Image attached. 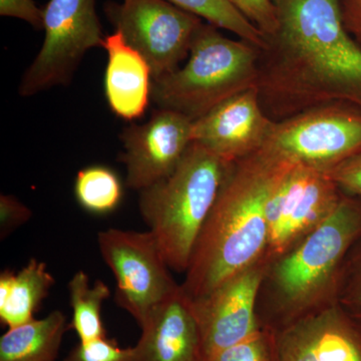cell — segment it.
Listing matches in <instances>:
<instances>
[{
    "label": "cell",
    "mask_w": 361,
    "mask_h": 361,
    "mask_svg": "<svg viewBox=\"0 0 361 361\" xmlns=\"http://www.w3.org/2000/svg\"><path fill=\"white\" fill-rule=\"evenodd\" d=\"M276 30L259 49L257 90L273 122L331 104L361 110V47L339 0H274Z\"/></svg>",
    "instance_id": "obj_1"
},
{
    "label": "cell",
    "mask_w": 361,
    "mask_h": 361,
    "mask_svg": "<svg viewBox=\"0 0 361 361\" xmlns=\"http://www.w3.org/2000/svg\"><path fill=\"white\" fill-rule=\"evenodd\" d=\"M293 161L264 144L228 164L180 284L188 298L208 295L264 256L268 196Z\"/></svg>",
    "instance_id": "obj_2"
},
{
    "label": "cell",
    "mask_w": 361,
    "mask_h": 361,
    "mask_svg": "<svg viewBox=\"0 0 361 361\" xmlns=\"http://www.w3.org/2000/svg\"><path fill=\"white\" fill-rule=\"evenodd\" d=\"M360 239L361 198L344 193L329 219L268 263L256 302L261 329L278 334L334 305L344 260Z\"/></svg>",
    "instance_id": "obj_3"
},
{
    "label": "cell",
    "mask_w": 361,
    "mask_h": 361,
    "mask_svg": "<svg viewBox=\"0 0 361 361\" xmlns=\"http://www.w3.org/2000/svg\"><path fill=\"white\" fill-rule=\"evenodd\" d=\"M228 164L192 142L172 174L140 191V212L171 270L186 272Z\"/></svg>",
    "instance_id": "obj_4"
},
{
    "label": "cell",
    "mask_w": 361,
    "mask_h": 361,
    "mask_svg": "<svg viewBox=\"0 0 361 361\" xmlns=\"http://www.w3.org/2000/svg\"><path fill=\"white\" fill-rule=\"evenodd\" d=\"M259 49L231 39L203 23L182 68L155 78L152 99L159 109L198 120L227 99L257 89Z\"/></svg>",
    "instance_id": "obj_5"
},
{
    "label": "cell",
    "mask_w": 361,
    "mask_h": 361,
    "mask_svg": "<svg viewBox=\"0 0 361 361\" xmlns=\"http://www.w3.org/2000/svg\"><path fill=\"white\" fill-rule=\"evenodd\" d=\"M44 44L21 78L20 94L32 97L68 85L85 54L103 47L96 0H49L42 9Z\"/></svg>",
    "instance_id": "obj_6"
},
{
    "label": "cell",
    "mask_w": 361,
    "mask_h": 361,
    "mask_svg": "<svg viewBox=\"0 0 361 361\" xmlns=\"http://www.w3.org/2000/svg\"><path fill=\"white\" fill-rule=\"evenodd\" d=\"M344 193L324 171L293 161L277 180L266 203L268 260L296 246L331 214Z\"/></svg>",
    "instance_id": "obj_7"
},
{
    "label": "cell",
    "mask_w": 361,
    "mask_h": 361,
    "mask_svg": "<svg viewBox=\"0 0 361 361\" xmlns=\"http://www.w3.org/2000/svg\"><path fill=\"white\" fill-rule=\"evenodd\" d=\"M97 244L115 276L116 302L140 326L180 288L151 232L109 229L97 234Z\"/></svg>",
    "instance_id": "obj_8"
},
{
    "label": "cell",
    "mask_w": 361,
    "mask_h": 361,
    "mask_svg": "<svg viewBox=\"0 0 361 361\" xmlns=\"http://www.w3.org/2000/svg\"><path fill=\"white\" fill-rule=\"evenodd\" d=\"M115 32L148 61L154 80L179 68L204 20L166 0H123L104 7Z\"/></svg>",
    "instance_id": "obj_9"
},
{
    "label": "cell",
    "mask_w": 361,
    "mask_h": 361,
    "mask_svg": "<svg viewBox=\"0 0 361 361\" xmlns=\"http://www.w3.org/2000/svg\"><path fill=\"white\" fill-rule=\"evenodd\" d=\"M265 144L292 161L326 172L361 152V110L339 104L304 111L274 122Z\"/></svg>",
    "instance_id": "obj_10"
},
{
    "label": "cell",
    "mask_w": 361,
    "mask_h": 361,
    "mask_svg": "<svg viewBox=\"0 0 361 361\" xmlns=\"http://www.w3.org/2000/svg\"><path fill=\"white\" fill-rule=\"evenodd\" d=\"M268 263L263 256L208 295L196 300L189 298L200 329L205 361L261 329L256 302Z\"/></svg>",
    "instance_id": "obj_11"
},
{
    "label": "cell",
    "mask_w": 361,
    "mask_h": 361,
    "mask_svg": "<svg viewBox=\"0 0 361 361\" xmlns=\"http://www.w3.org/2000/svg\"><path fill=\"white\" fill-rule=\"evenodd\" d=\"M193 122L178 111L158 108L148 122L123 129L127 186L140 192L172 174L193 142Z\"/></svg>",
    "instance_id": "obj_12"
},
{
    "label": "cell",
    "mask_w": 361,
    "mask_h": 361,
    "mask_svg": "<svg viewBox=\"0 0 361 361\" xmlns=\"http://www.w3.org/2000/svg\"><path fill=\"white\" fill-rule=\"evenodd\" d=\"M273 123L261 106L257 89H252L194 121L192 141L231 163L261 148Z\"/></svg>",
    "instance_id": "obj_13"
},
{
    "label": "cell",
    "mask_w": 361,
    "mask_h": 361,
    "mask_svg": "<svg viewBox=\"0 0 361 361\" xmlns=\"http://www.w3.org/2000/svg\"><path fill=\"white\" fill-rule=\"evenodd\" d=\"M125 361H205L200 329L182 287L152 311Z\"/></svg>",
    "instance_id": "obj_14"
},
{
    "label": "cell",
    "mask_w": 361,
    "mask_h": 361,
    "mask_svg": "<svg viewBox=\"0 0 361 361\" xmlns=\"http://www.w3.org/2000/svg\"><path fill=\"white\" fill-rule=\"evenodd\" d=\"M277 361H361V336L334 304L276 334Z\"/></svg>",
    "instance_id": "obj_15"
},
{
    "label": "cell",
    "mask_w": 361,
    "mask_h": 361,
    "mask_svg": "<svg viewBox=\"0 0 361 361\" xmlns=\"http://www.w3.org/2000/svg\"><path fill=\"white\" fill-rule=\"evenodd\" d=\"M103 47L108 54L104 94L111 111L126 121L142 118L152 99L151 66L118 32L106 35Z\"/></svg>",
    "instance_id": "obj_16"
},
{
    "label": "cell",
    "mask_w": 361,
    "mask_h": 361,
    "mask_svg": "<svg viewBox=\"0 0 361 361\" xmlns=\"http://www.w3.org/2000/svg\"><path fill=\"white\" fill-rule=\"evenodd\" d=\"M54 278L44 262L32 259L18 273L0 276V320L8 329L32 322L33 313L47 296Z\"/></svg>",
    "instance_id": "obj_17"
},
{
    "label": "cell",
    "mask_w": 361,
    "mask_h": 361,
    "mask_svg": "<svg viewBox=\"0 0 361 361\" xmlns=\"http://www.w3.org/2000/svg\"><path fill=\"white\" fill-rule=\"evenodd\" d=\"M66 329L61 311L8 329L0 338V361H54Z\"/></svg>",
    "instance_id": "obj_18"
},
{
    "label": "cell",
    "mask_w": 361,
    "mask_h": 361,
    "mask_svg": "<svg viewBox=\"0 0 361 361\" xmlns=\"http://www.w3.org/2000/svg\"><path fill=\"white\" fill-rule=\"evenodd\" d=\"M68 292L73 308L71 327L77 332L80 342L106 337L102 307L111 295L109 287L101 280L90 285L87 273L78 271L68 283Z\"/></svg>",
    "instance_id": "obj_19"
},
{
    "label": "cell",
    "mask_w": 361,
    "mask_h": 361,
    "mask_svg": "<svg viewBox=\"0 0 361 361\" xmlns=\"http://www.w3.org/2000/svg\"><path fill=\"white\" fill-rule=\"evenodd\" d=\"M75 194L85 210L94 214L110 213L122 200V183L110 168L92 166L78 173Z\"/></svg>",
    "instance_id": "obj_20"
},
{
    "label": "cell",
    "mask_w": 361,
    "mask_h": 361,
    "mask_svg": "<svg viewBox=\"0 0 361 361\" xmlns=\"http://www.w3.org/2000/svg\"><path fill=\"white\" fill-rule=\"evenodd\" d=\"M174 6L199 16L220 30L234 33L240 39L255 45L265 44L264 35L252 25L226 0H166Z\"/></svg>",
    "instance_id": "obj_21"
},
{
    "label": "cell",
    "mask_w": 361,
    "mask_h": 361,
    "mask_svg": "<svg viewBox=\"0 0 361 361\" xmlns=\"http://www.w3.org/2000/svg\"><path fill=\"white\" fill-rule=\"evenodd\" d=\"M336 304L361 336V239L350 249L344 260Z\"/></svg>",
    "instance_id": "obj_22"
},
{
    "label": "cell",
    "mask_w": 361,
    "mask_h": 361,
    "mask_svg": "<svg viewBox=\"0 0 361 361\" xmlns=\"http://www.w3.org/2000/svg\"><path fill=\"white\" fill-rule=\"evenodd\" d=\"M207 361H277L276 334L261 329L248 338L218 351Z\"/></svg>",
    "instance_id": "obj_23"
},
{
    "label": "cell",
    "mask_w": 361,
    "mask_h": 361,
    "mask_svg": "<svg viewBox=\"0 0 361 361\" xmlns=\"http://www.w3.org/2000/svg\"><path fill=\"white\" fill-rule=\"evenodd\" d=\"M249 23L256 26L264 37L278 26L277 7L274 0H226Z\"/></svg>",
    "instance_id": "obj_24"
},
{
    "label": "cell",
    "mask_w": 361,
    "mask_h": 361,
    "mask_svg": "<svg viewBox=\"0 0 361 361\" xmlns=\"http://www.w3.org/2000/svg\"><path fill=\"white\" fill-rule=\"evenodd\" d=\"M130 348H121L108 337L96 341L80 342L63 361H125Z\"/></svg>",
    "instance_id": "obj_25"
},
{
    "label": "cell",
    "mask_w": 361,
    "mask_h": 361,
    "mask_svg": "<svg viewBox=\"0 0 361 361\" xmlns=\"http://www.w3.org/2000/svg\"><path fill=\"white\" fill-rule=\"evenodd\" d=\"M325 173L343 193L361 198V152Z\"/></svg>",
    "instance_id": "obj_26"
},
{
    "label": "cell",
    "mask_w": 361,
    "mask_h": 361,
    "mask_svg": "<svg viewBox=\"0 0 361 361\" xmlns=\"http://www.w3.org/2000/svg\"><path fill=\"white\" fill-rule=\"evenodd\" d=\"M30 209L11 195L0 197V233L1 238L13 233L16 228L30 220Z\"/></svg>",
    "instance_id": "obj_27"
},
{
    "label": "cell",
    "mask_w": 361,
    "mask_h": 361,
    "mask_svg": "<svg viewBox=\"0 0 361 361\" xmlns=\"http://www.w3.org/2000/svg\"><path fill=\"white\" fill-rule=\"evenodd\" d=\"M0 16L18 18L37 30H42V9L33 0H0Z\"/></svg>",
    "instance_id": "obj_28"
},
{
    "label": "cell",
    "mask_w": 361,
    "mask_h": 361,
    "mask_svg": "<svg viewBox=\"0 0 361 361\" xmlns=\"http://www.w3.org/2000/svg\"><path fill=\"white\" fill-rule=\"evenodd\" d=\"M339 4L346 30L361 47V0H339Z\"/></svg>",
    "instance_id": "obj_29"
}]
</instances>
